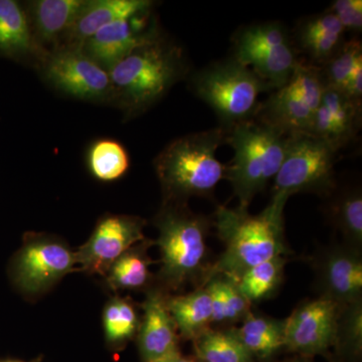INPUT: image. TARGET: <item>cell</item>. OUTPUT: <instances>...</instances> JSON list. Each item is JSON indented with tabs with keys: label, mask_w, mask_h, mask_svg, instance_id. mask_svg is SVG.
Segmentation results:
<instances>
[{
	"label": "cell",
	"mask_w": 362,
	"mask_h": 362,
	"mask_svg": "<svg viewBox=\"0 0 362 362\" xmlns=\"http://www.w3.org/2000/svg\"><path fill=\"white\" fill-rule=\"evenodd\" d=\"M233 331L252 357L269 358L284 347V320L250 313Z\"/></svg>",
	"instance_id": "cell-20"
},
{
	"label": "cell",
	"mask_w": 362,
	"mask_h": 362,
	"mask_svg": "<svg viewBox=\"0 0 362 362\" xmlns=\"http://www.w3.org/2000/svg\"><path fill=\"white\" fill-rule=\"evenodd\" d=\"M288 362H308L305 361L304 357H301V358L293 359V361H290Z\"/></svg>",
	"instance_id": "cell-36"
},
{
	"label": "cell",
	"mask_w": 362,
	"mask_h": 362,
	"mask_svg": "<svg viewBox=\"0 0 362 362\" xmlns=\"http://www.w3.org/2000/svg\"><path fill=\"white\" fill-rule=\"evenodd\" d=\"M154 362H195V359L192 358V357L182 356L180 350H178V351L173 352V354H169V356Z\"/></svg>",
	"instance_id": "cell-35"
},
{
	"label": "cell",
	"mask_w": 362,
	"mask_h": 362,
	"mask_svg": "<svg viewBox=\"0 0 362 362\" xmlns=\"http://www.w3.org/2000/svg\"><path fill=\"white\" fill-rule=\"evenodd\" d=\"M90 173L97 180L110 182L122 177L130 166L127 151L115 140H99L89 152Z\"/></svg>",
	"instance_id": "cell-26"
},
{
	"label": "cell",
	"mask_w": 362,
	"mask_h": 362,
	"mask_svg": "<svg viewBox=\"0 0 362 362\" xmlns=\"http://www.w3.org/2000/svg\"><path fill=\"white\" fill-rule=\"evenodd\" d=\"M362 64L361 42L357 40L343 42L337 54L327 62L324 81L327 87L342 90L357 66Z\"/></svg>",
	"instance_id": "cell-30"
},
{
	"label": "cell",
	"mask_w": 362,
	"mask_h": 362,
	"mask_svg": "<svg viewBox=\"0 0 362 362\" xmlns=\"http://www.w3.org/2000/svg\"><path fill=\"white\" fill-rule=\"evenodd\" d=\"M335 347L351 356L362 350V301L342 305L338 316Z\"/></svg>",
	"instance_id": "cell-29"
},
{
	"label": "cell",
	"mask_w": 362,
	"mask_h": 362,
	"mask_svg": "<svg viewBox=\"0 0 362 362\" xmlns=\"http://www.w3.org/2000/svg\"><path fill=\"white\" fill-rule=\"evenodd\" d=\"M160 249L161 289L177 291L189 283L206 282L211 265L206 263L207 235L211 221L192 213L187 204L165 202L156 216Z\"/></svg>",
	"instance_id": "cell-2"
},
{
	"label": "cell",
	"mask_w": 362,
	"mask_h": 362,
	"mask_svg": "<svg viewBox=\"0 0 362 362\" xmlns=\"http://www.w3.org/2000/svg\"><path fill=\"white\" fill-rule=\"evenodd\" d=\"M226 141L225 131L216 128L181 137L157 156L156 168L165 202L187 204L190 197H213L226 177V166L216 159Z\"/></svg>",
	"instance_id": "cell-3"
},
{
	"label": "cell",
	"mask_w": 362,
	"mask_h": 362,
	"mask_svg": "<svg viewBox=\"0 0 362 362\" xmlns=\"http://www.w3.org/2000/svg\"><path fill=\"white\" fill-rule=\"evenodd\" d=\"M286 259L276 257L249 269L235 282L250 303L269 298L278 289L283 277Z\"/></svg>",
	"instance_id": "cell-25"
},
{
	"label": "cell",
	"mask_w": 362,
	"mask_h": 362,
	"mask_svg": "<svg viewBox=\"0 0 362 362\" xmlns=\"http://www.w3.org/2000/svg\"><path fill=\"white\" fill-rule=\"evenodd\" d=\"M145 221L138 216L109 214L100 220L86 244L75 252L78 270L106 276L111 266L135 245L145 240Z\"/></svg>",
	"instance_id": "cell-11"
},
{
	"label": "cell",
	"mask_w": 362,
	"mask_h": 362,
	"mask_svg": "<svg viewBox=\"0 0 362 362\" xmlns=\"http://www.w3.org/2000/svg\"><path fill=\"white\" fill-rule=\"evenodd\" d=\"M45 76L54 87L80 99H103L113 88L108 71L83 49L74 47L52 54L45 65Z\"/></svg>",
	"instance_id": "cell-12"
},
{
	"label": "cell",
	"mask_w": 362,
	"mask_h": 362,
	"mask_svg": "<svg viewBox=\"0 0 362 362\" xmlns=\"http://www.w3.org/2000/svg\"><path fill=\"white\" fill-rule=\"evenodd\" d=\"M197 359L204 362H254L233 330H206L194 340Z\"/></svg>",
	"instance_id": "cell-24"
},
{
	"label": "cell",
	"mask_w": 362,
	"mask_h": 362,
	"mask_svg": "<svg viewBox=\"0 0 362 362\" xmlns=\"http://www.w3.org/2000/svg\"><path fill=\"white\" fill-rule=\"evenodd\" d=\"M0 362H26V361H4ZM33 362H37V361H33Z\"/></svg>",
	"instance_id": "cell-37"
},
{
	"label": "cell",
	"mask_w": 362,
	"mask_h": 362,
	"mask_svg": "<svg viewBox=\"0 0 362 362\" xmlns=\"http://www.w3.org/2000/svg\"><path fill=\"white\" fill-rule=\"evenodd\" d=\"M220 278L221 291L226 304V324H233L244 320L251 312V303L240 293L233 281L221 276Z\"/></svg>",
	"instance_id": "cell-32"
},
{
	"label": "cell",
	"mask_w": 362,
	"mask_h": 362,
	"mask_svg": "<svg viewBox=\"0 0 362 362\" xmlns=\"http://www.w3.org/2000/svg\"><path fill=\"white\" fill-rule=\"evenodd\" d=\"M86 0H40L33 2L35 26L42 39L66 33L84 7Z\"/></svg>",
	"instance_id": "cell-22"
},
{
	"label": "cell",
	"mask_w": 362,
	"mask_h": 362,
	"mask_svg": "<svg viewBox=\"0 0 362 362\" xmlns=\"http://www.w3.org/2000/svg\"><path fill=\"white\" fill-rule=\"evenodd\" d=\"M134 18L115 21L98 30L83 45L85 54L98 65L110 71L134 49L153 37L151 33L140 35L136 33L130 21Z\"/></svg>",
	"instance_id": "cell-16"
},
{
	"label": "cell",
	"mask_w": 362,
	"mask_h": 362,
	"mask_svg": "<svg viewBox=\"0 0 362 362\" xmlns=\"http://www.w3.org/2000/svg\"><path fill=\"white\" fill-rule=\"evenodd\" d=\"M321 105L337 126L343 144L349 142L358 125L361 104L352 101L343 90L326 86Z\"/></svg>",
	"instance_id": "cell-28"
},
{
	"label": "cell",
	"mask_w": 362,
	"mask_h": 362,
	"mask_svg": "<svg viewBox=\"0 0 362 362\" xmlns=\"http://www.w3.org/2000/svg\"><path fill=\"white\" fill-rule=\"evenodd\" d=\"M152 6L148 0H92L86 1L80 14L71 26L68 39L74 49H82L98 30L112 23L130 20L146 13Z\"/></svg>",
	"instance_id": "cell-15"
},
{
	"label": "cell",
	"mask_w": 362,
	"mask_h": 362,
	"mask_svg": "<svg viewBox=\"0 0 362 362\" xmlns=\"http://www.w3.org/2000/svg\"><path fill=\"white\" fill-rule=\"evenodd\" d=\"M316 284L321 298L338 305L361 301L362 259L361 250L349 246L326 247L313 259Z\"/></svg>",
	"instance_id": "cell-13"
},
{
	"label": "cell",
	"mask_w": 362,
	"mask_h": 362,
	"mask_svg": "<svg viewBox=\"0 0 362 362\" xmlns=\"http://www.w3.org/2000/svg\"><path fill=\"white\" fill-rule=\"evenodd\" d=\"M195 362H204V361H199V359L195 358Z\"/></svg>",
	"instance_id": "cell-38"
},
{
	"label": "cell",
	"mask_w": 362,
	"mask_h": 362,
	"mask_svg": "<svg viewBox=\"0 0 362 362\" xmlns=\"http://www.w3.org/2000/svg\"><path fill=\"white\" fill-rule=\"evenodd\" d=\"M156 244L153 240L145 239L124 252L106 274V281L114 291L118 290H141L151 281L148 249Z\"/></svg>",
	"instance_id": "cell-19"
},
{
	"label": "cell",
	"mask_w": 362,
	"mask_h": 362,
	"mask_svg": "<svg viewBox=\"0 0 362 362\" xmlns=\"http://www.w3.org/2000/svg\"><path fill=\"white\" fill-rule=\"evenodd\" d=\"M302 49L317 63H327L343 45V35L299 30Z\"/></svg>",
	"instance_id": "cell-31"
},
{
	"label": "cell",
	"mask_w": 362,
	"mask_h": 362,
	"mask_svg": "<svg viewBox=\"0 0 362 362\" xmlns=\"http://www.w3.org/2000/svg\"><path fill=\"white\" fill-rule=\"evenodd\" d=\"M332 362H338V361H333Z\"/></svg>",
	"instance_id": "cell-39"
},
{
	"label": "cell",
	"mask_w": 362,
	"mask_h": 362,
	"mask_svg": "<svg viewBox=\"0 0 362 362\" xmlns=\"http://www.w3.org/2000/svg\"><path fill=\"white\" fill-rule=\"evenodd\" d=\"M194 89L230 129L250 120L257 110L259 95L272 88L233 58L213 64L197 74Z\"/></svg>",
	"instance_id": "cell-6"
},
{
	"label": "cell",
	"mask_w": 362,
	"mask_h": 362,
	"mask_svg": "<svg viewBox=\"0 0 362 362\" xmlns=\"http://www.w3.org/2000/svg\"><path fill=\"white\" fill-rule=\"evenodd\" d=\"M356 103L361 104L362 96V64L357 66L356 70L351 74L347 82L343 86L342 90Z\"/></svg>",
	"instance_id": "cell-34"
},
{
	"label": "cell",
	"mask_w": 362,
	"mask_h": 362,
	"mask_svg": "<svg viewBox=\"0 0 362 362\" xmlns=\"http://www.w3.org/2000/svg\"><path fill=\"white\" fill-rule=\"evenodd\" d=\"M32 47V35L25 11L14 0H0V54L14 57Z\"/></svg>",
	"instance_id": "cell-23"
},
{
	"label": "cell",
	"mask_w": 362,
	"mask_h": 362,
	"mask_svg": "<svg viewBox=\"0 0 362 362\" xmlns=\"http://www.w3.org/2000/svg\"><path fill=\"white\" fill-rule=\"evenodd\" d=\"M75 252L58 238L28 233L13 263L14 283L23 294L39 296L77 270Z\"/></svg>",
	"instance_id": "cell-9"
},
{
	"label": "cell",
	"mask_w": 362,
	"mask_h": 362,
	"mask_svg": "<svg viewBox=\"0 0 362 362\" xmlns=\"http://www.w3.org/2000/svg\"><path fill=\"white\" fill-rule=\"evenodd\" d=\"M288 135L263 121H245L228 131L226 141L235 150L226 178L239 199V207L247 209L257 194L275 178L284 160Z\"/></svg>",
	"instance_id": "cell-4"
},
{
	"label": "cell",
	"mask_w": 362,
	"mask_h": 362,
	"mask_svg": "<svg viewBox=\"0 0 362 362\" xmlns=\"http://www.w3.org/2000/svg\"><path fill=\"white\" fill-rule=\"evenodd\" d=\"M340 307L331 300L303 302L284 320V347L307 358L335 346Z\"/></svg>",
	"instance_id": "cell-10"
},
{
	"label": "cell",
	"mask_w": 362,
	"mask_h": 362,
	"mask_svg": "<svg viewBox=\"0 0 362 362\" xmlns=\"http://www.w3.org/2000/svg\"><path fill=\"white\" fill-rule=\"evenodd\" d=\"M185 69L180 49L153 35L113 66L109 76L126 107L141 112L158 101Z\"/></svg>",
	"instance_id": "cell-5"
},
{
	"label": "cell",
	"mask_w": 362,
	"mask_h": 362,
	"mask_svg": "<svg viewBox=\"0 0 362 362\" xmlns=\"http://www.w3.org/2000/svg\"><path fill=\"white\" fill-rule=\"evenodd\" d=\"M331 220L342 233L347 246L361 250L362 245V197L358 190H349L333 202Z\"/></svg>",
	"instance_id": "cell-27"
},
{
	"label": "cell",
	"mask_w": 362,
	"mask_h": 362,
	"mask_svg": "<svg viewBox=\"0 0 362 362\" xmlns=\"http://www.w3.org/2000/svg\"><path fill=\"white\" fill-rule=\"evenodd\" d=\"M235 45V59L249 66L272 89L284 87L299 63L285 28L277 23L245 28Z\"/></svg>",
	"instance_id": "cell-8"
},
{
	"label": "cell",
	"mask_w": 362,
	"mask_h": 362,
	"mask_svg": "<svg viewBox=\"0 0 362 362\" xmlns=\"http://www.w3.org/2000/svg\"><path fill=\"white\" fill-rule=\"evenodd\" d=\"M168 306L176 329L183 339L194 340L211 329L213 303L204 286L180 296L169 297Z\"/></svg>",
	"instance_id": "cell-18"
},
{
	"label": "cell",
	"mask_w": 362,
	"mask_h": 362,
	"mask_svg": "<svg viewBox=\"0 0 362 362\" xmlns=\"http://www.w3.org/2000/svg\"><path fill=\"white\" fill-rule=\"evenodd\" d=\"M337 145L310 133L288 135L284 160L274 178V194L329 195L335 189Z\"/></svg>",
	"instance_id": "cell-7"
},
{
	"label": "cell",
	"mask_w": 362,
	"mask_h": 362,
	"mask_svg": "<svg viewBox=\"0 0 362 362\" xmlns=\"http://www.w3.org/2000/svg\"><path fill=\"white\" fill-rule=\"evenodd\" d=\"M168 296L160 287L151 288L142 304L143 318L137 333L142 362H154L178 351L177 329L168 306Z\"/></svg>",
	"instance_id": "cell-14"
},
{
	"label": "cell",
	"mask_w": 362,
	"mask_h": 362,
	"mask_svg": "<svg viewBox=\"0 0 362 362\" xmlns=\"http://www.w3.org/2000/svg\"><path fill=\"white\" fill-rule=\"evenodd\" d=\"M343 30L361 32L362 28L361 0H337L331 7Z\"/></svg>",
	"instance_id": "cell-33"
},
{
	"label": "cell",
	"mask_w": 362,
	"mask_h": 362,
	"mask_svg": "<svg viewBox=\"0 0 362 362\" xmlns=\"http://www.w3.org/2000/svg\"><path fill=\"white\" fill-rule=\"evenodd\" d=\"M140 319L129 299L115 297L105 306L103 325L105 339L112 350H121L137 337Z\"/></svg>",
	"instance_id": "cell-21"
},
{
	"label": "cell",
	"mask_w": 362,
	"mask_h": 362,
	"mask_svg": "<svg viewBox=\"0 0 362 362\" xmlns=\"http://www.w3.org/2000/svg\"><path fill=\"white\" fill-rule=\"evenodd\" d=\"M288 199L274 194L270 204L257 216L239 206H218L214 226L225 250L211 266L206 282L216 276L237 282L252 267L287 255L284 209Z\"/></svg>",
	"instance_id": "cell-1"
},
{
	"label": "cell",
	"mask_w": 362,
	"mask_h": 362,
	"mask_svg": "<svg viewBox=\"0 0 362 362\" xmlns=\"http://www.w3.org/2000/svg\"><path fill=\"white\" fill-rule=\"evenodd\" d=\"M315 112L286 84L268 100L261 121L287 135L309 133Z\"/></svg>",
	"instance_id": "cell-17"
}]
</instances>
